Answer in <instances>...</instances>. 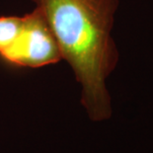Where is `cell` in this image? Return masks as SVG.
I'll use <instances>...</instances> for the list:
<instances>
[{"mask_svg": "<svg viewBox=\"0 0 153 153\" xmlns=\"http://www.w3.org/2000/svg\"><path fill=\"white\" fill-rule=\"evenodd\" d=\"M25 17L1 16L0 17V55L14 45L24 28Z\"/></svg>", "mask_w": 153, "mask_h": 153, "instance_id": "cell-3", "label": "cell"}, {"mask_svg": "<svg viewBox=\"0 0 153 153\" xmlns=\"http://www.w3.org/2000/svg\"><path fill=\"white\" fill-rule=\"evenodd\" d=\"M24 28L14 45L0 55L6 65L39 68L60 61V51L50 26L37 8L24 15Z\"/></svg>", "mask_w": 153, "mask_h": 153, "instance_id": "cell-2", "label": "cell"}, {"mask_svg": "<svg viewBox=\"0 0 153 153\" xmlns=\"http://www.w3.org/2000/svg\"><path fill=\"white\" fill-rule=\"evenodd\" d=\"M50 26L61 58L82 87L81 105L93 122L112 117L106 80L119 62L112 37L120 0H33Z\"/></svg>", "mask_w": 153, "mask_h": 153, "instance_id": "cell-1", "label": "cell"}]
</instances>
